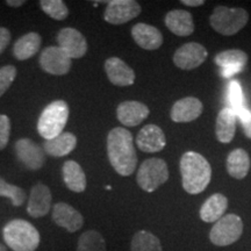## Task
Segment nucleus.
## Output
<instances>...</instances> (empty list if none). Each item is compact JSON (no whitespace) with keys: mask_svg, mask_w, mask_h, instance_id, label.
<instances>
[{"mask_svg":"<svg viewBox=\"0 0 251 251\" xmlns=\"http://www.w3.org/2000/svg\"><path fill=\"white\" fill-rule=\"evenodd\" d=\"M107 155L109 163L119 175L127 177L133 174L137 165L133 134L126 128H113L107 136Z\"/></svg>","mask_w":251,"mask_h":251,"instance_id":"nucleus-1","label":"nucleus"},{"mask_svg":"<svg viewBox=\"0 0 251 251\" xmlns=\"http://www.w3.org/2000/svg\"><path fill=\"white\" fill-rule=\"evenodd\" d=\"M183 187L188 194H199L212 179V168L208 161L196 151L185 152L180 158Z\"/></svg>","mask_w":251,"mask_h":251,"instance_id":"nucleus-2","label":"nucleus"},{"mask_svg":"<svg viewBox=\"0 0 251 251\" xmlns=\"http://www.w3.org/2000/svg\"><path fill=\"white\" fill-rule=\"evenodd\" d=\"M2 237L13 251H35L40 244V233L30 222L15 219L5 225Z\"/></svg>","mask_w":251,"mask_h":251,"instance_id":"nucleus-3","label":"nucleus"},{"mask_svg":"<svg viewBox=\"0 0 251 251\" xmlns=\"http://www.w3.org/2000/svg\"><path fill=\"white\" fill-rule=\"evenodd\" d=\"M69 106L64 100H55L41 113L37 131L45 140H51L64 130L69 118Z\"/></svg>","mask_w":251,"mask_h":251,"instance_id":"nucleus-4","label":"nucleus"},{"mask_svg":"<svg viewBox=\"0 0 251 251\" xmlns=\"http://www.w3.org/2000/svg\"><path fill=\"white\" fill-rule=\"evenodd\" d=\"M249 13L244 8H230L227 6H218L214 8L209 23L215 31L225 36L237 34L247 26Z\"/></svg>","mask_w":251,"mask_h":251,"instance_id":"nucleus-5","label":"nucleus"},{"mask_svg":"<svg viewBox=\"0 0 251 251\" xmlns=\"http://www.w3.org/2000/svg\"><path fill=\"white\" fill-rule=\"evenodd\" d=\"M169 179V169L164 159L149 158L141 164L136 180L139 186L146 192L151 193Z\"/></svg>","mask_w":251,"mask_h":251,"instance_id":"nucleus-6","label":"nucleus"},{"mask_svg":"<svg viewBox=\"0 0 251 251\" xmlns=\"http://www.w3.org/2000/svg\"><path fill=\"white\" fill-rule=\"evenodd\" d=\"M243 234V221L236 214L224 215L215 222L209 233V240L216 247L230 246Z\"/></svg>","mask_w":251,"mask_h":251,"instance_id":"nucleus-7","label":"nucleus"},{"mask_svg":"<svg viewBox=\"0 0 251 251\" xmlns=\"http://www.w3.org/2000/svg\"><path fill=\"white\" fill-rule=\"evenodd\" d=\"M72 59L59 47H47L41 52L40 67L45 72L54 76H64L71 69Z\"/></svg>","mask_w":251,"mask_h":251,"instance_id":"nucleus-8","label":"nucleus"},{"mask_svg":"<svg viewBox=\"0 0 251 251\" xmlns=\"http://www.w3.org/2000/svg\"><path fill=\"white\" fill-rule=\"evenodd\" d=\"M141 11V5L135 0H112L107 1L103 19L108 24L124 25L139 17Z\"/></svg>","mask_w":251,"mask_h":251,"instance_id":"nucleus-9","label":"nucleus"},{"mask_svg":"<svg viewBox=\"0 0 251 251\" xmlns=\"http://www.w3.org/2000/svg\"><path fill=\"white\" fill-rule=\"evenodd\" d=\"M207 50L198 42H190L183 45L174 55V63L181 70H193L206 61Z\"/></svg>","mask_w":251,"mask_h":251,"instance_id":"nucleus-10","label":"nucleus"},{"mask_svg":"<svg viewBox=\"0 0 251 251\" xmlns=\"http://www.w3.org/2000/svg\"><path fill=\"white\" fill-rule=\"evenodd\" d=\"M15 153L18 158L29 170H40L46 163V152L42 147L30 139H20L15 142Z\"/></svg>","mask_w":251,"mask_h":251,"instance_id":"nucleus-11","label":"nucleus"},{"mask_svg":"<svg viewBox=\"0 0 251 251\" xmlns=\"http://www.w3.org/2000/svg\"><path fill=\"white\" fill-rule=\"evenodd\" d=\"M58 47L70 56L71 59L81 58L87 51L85 36L75 28L67 27L59 30L57 34Z\"/></svg>","mask_w":251,"mask_h":251,"instance_id":"nucleus-12","label":"nucleus"},{"mask_svg":"<svg viewBox=\"0 0 251 251\" xmlns=\"http://www.w3.org/2000/svg\"><path fill=\"white\" fill-rule=\"evenodd\" d=\"M166 137L161 127L156 125L144 126L136 136V146L143 152L153 153L165 148Z\"/></svg>","mask_w":251,"mask_h":251,"instance_id":"nucleus-13","label":"nucleus"},{"mask_svg":"<svg viewBox=\"0 0 251 251\" xmlns=\"http://www.w3.org/2000/svg\"><path fill=\"white\" fill-rule=\"evenodd\" d=\"M214 62L222 69L221 75L225 78H231L241 72L248 62V55L243 50L229 49L219 52L214 57Z\"/></svg>","mask_w":251,"mask_h":251,"instance_id":"nucleus-14","label":"nucleus"},{"mask_svg":"<svg viewBox=\"0 0 251 251\" xmlns=\"http://www.w3.org/2000/svg\"><path fill=\"white\" fill-rule=\"evenodd\" d=\"M51 218L59 227L69 233H76L84 225V218L76 208L65 202H57L52 207Z\"/></svg>","mask_w":251,"mask_h":251,"instance_id":"nucleus-15","label":"nucleus"},{"mask_svg":"<svg viewBox=\"0 0 251 251\" xmlns=\"http://www.w3.org/2000/svg\"><path fill=\"white\" fill-rule=\"evenodd\" d=\"M51 191L45 184H36L31 187L27 212L31 218H42L47 215L51 207Z\"/></svg>","mask_w":251,"mask_h":251,"instance_id":"nucleus-16","label":"nucleus"},{"mask_svg":"<svg viewBox=\"0 0 251 251\" xmlns=\"http://www.w3.org/2000/svg\"><path fill=\"white\" fill-rule=\"evenodd\" d=\"M150 109L143 102L128 100L121 102L117 108L118 120L127 127H136L149 117Z\"/></svg>","mask_w":251,"mask_h":251,"instance_id":"nucleus-17","label":"nucleus"},{"mask_svg":"<svg viewBox=\"0 0 251 251\" xmlns=\"http://www.w3.org/2000/svg\"><path fill=\"white\" fill-rule=\"evenodd\" d=\"M105 71L113 85L130 86L135 83V72L129 65L119 57L106 59Z\"/></svg>","mask_w":251,"mask_h":251,"instance_id":"nucleus-18","label":"nucleus"},{"mask_svg":"<svg viewBox=\"0 0 251 251\" xmlns=\"http://www.w3.org/2000/svg\"><path fill=\"white\" fill-rule=\"evenodd\" d=\"M202 102L194 97H186L176 101L170 112V118L174 122H191L201 115Z\"/></svg>","mask_w":251,"mask_h":251,"instance_id":"nucleus-19","label":"nucleus"},{"mask_svg":"<svg viewBox=\"0 0 251 251\" xmlns=\"http://www.w3.org/2000/svg\"><path fill=\"white\" fill-rule=\"evenodd\" d=\"M131 36L137 46L146 50H156L163 45L162 33L151 25L140 23L131 28Z\"/></svg>","mask_w":251,"mask_h":251,"instance_id":"nucleus-20","label":"nucleus"},{"mask_svg":"<svg viewBox=\"0 0 251 251\" xmlns=\"http://www.w3.org/2000/svg\"><path fill=\"white\" fill-rule=\"evenodd\" d=\"M165 26L177 36H188L194 31L192 14L183 9H174L165 15Z\"/></svg>","mask_w":251,"mask_h":251,"instance_id":"nucleus-21","label":"nucleus"},{"mask_svg":"<svg viewBox=\"0 0 251 251\" xmlns=\"http://www.w3.org/2000/svg\"><path fill=\"white\" fill-rule=\"evenodd\" d=\"M236 113L229 107L222 108L216 118L215 135L221 143H230L236 131Z\"/></svg>","mask_w":251,"mask_h":251,"instance_id":"nucleus-22","label":"nucleus"},{"mask_svg":"<svg viewBox=\"0 0 251 251\" xmlns=\"http://www.w3.org/2000/svg\"><path fill=\"white\" fill-rule=\"evenodd\" d=\"M228 208V199L221 193L213 194L202 203L200 208V219L207 224H213L225 215Z\"/></svg>","mask_w":251,"mask_h":251,"instance_id":"nucleus-23","label":"nucleus"},{"mask_svg":"<svg viewBox=\"0 0 251 251\" xmlns=\"http://www.w3.org/2000/svg\"><path fill=\"white\" fill-rule=\"evenodd\" d=\"M42 45V37L39 33L30 31L17 40L13 47V55L19 61H27L35 56Z\"/></svg>","mask_w":251,"mask_h":251,"instance_id":"nucleus-24","label":"nucleus"},{"mask_svg":"<svg viewBox=\"0 0 251 251\" xmlns=\"http://www.w3.org/2000/svg\"><path fill=\"white\" fill-rule=\"evenodd\" d=\"M63 180L72 192L81 193L86 188V176L81 166L75 161H67L62 166Z\"/></svg>","mask_w":251,"mask_h":251,"instance_id":"nucleus-25","label":"nucleus"},{"mask_svg":"<svg viewBox=\"0 0 251 251\" xmlns=\"http://www.w3.org/2000/svg\"><path fill=\"white\" fill-rule=\"evenodd\" d=\"M77 146V139L74 134L63 133L51 140H46L43 150L52 157H63L72 152Z\"/></svg>","mask_w":251,"mask_h":251,"instance_id":"nucleus-26","label":"nucleus"},{"mask_svg":"<svg viewBox=\"0 0 251 251\" xmlns=\"http://www.w3.org/2000/svg\"><path fill=\"white\" fill-rule=\"evenodd\" d=\"M227 171L235 179H243L250 170V157L244 149H235L227 157Z\"/></svg>","mask_w":251,"mask_h":251,"instance_id":"nucleus-27","label":"nucleus"},{"mask_svg":"<svg viewBox=\"0 0 251 251\" xmlns=\"http://www.w3.org/2000/svg\"><path fill=\"white\" fill-rule=\"evenodd\" d=\"M130 251H163L159 238L148 230H139L133 236Z\"/></svg>","mask_w":251,"mask_h":251,"instance_id":"nucleus-28","label":"nucleus"},{"mask_svg":"<svg viewBox=\"0 0 251 251\" xmlns=\"http://www.w3.org/2000/svg\"><path fill=\"white\" fill-rule=\"evenodd\" d=\"M77 251H106L105 238L99 231L87 230L80 235Z\"/></svg>","mask_w":251,"mask_h":251,"instance_id":"nucleus-29","label":"nucleus"},{"mask_svg":"<svg viewBox=\"0 0 251 251\" xmlns=\"http://www.w3.org/2000/svg\"><path fill=\"white\" fill-rule=\"evenodd\" d=\"M0 197L8 198L14 207H20L26 200V192L21 187L8 184L4 178L0 177Z\"/></svg>","mask_w":251,"mask_h":251,"instance_id":"nucleus-30","label":"nucleus"},{"mask_svg":"<svg viewBox=\"0 0 251 251\" xmlns=\"http://www.w3.org/2000/svg\"><path fill=\"white\" fill-rule=\"evenodd\" d=\"M40 5L42 11L54 20L62 21L69 17V8L62 0H42Z\"/></svg>","mask_w":251,"mask_h":251,"instance_id":"nucleus-31","label":"nucleus"},{"mask_svg":"<svg viewBox=\"0 0 251 251\" xmlns=\"http://www.w3.org/2000/svg\"><path fill=\"white\" fill-rule=\"evenodd\" d=\"M227 101L229 103V108L234 112L238 111L240 108L244 107V93L242 86L236 80L229 83L227 90Z\"/></svg>","mask_w":251,"mask_h":251,"instance_id":"nucleus-32","label":"nucleus"},{"mask_svg":"<svg viewBox=\"0 0 251 251\" xmlns=\"http://www.w3.org/2000/svg\"><path fill=\"white\" fill-rule=\"evenodd\" d=\"M15 77H17V68L14 65H6L0 68V98L11 87Z\"/></svg>","mask_w":251,"mask_h":251,"instance_id":"nucleus-33","label":"nucleus"},{"mask_svg":"<svg viewBox=\"0 0 251 251\" xmlns=\"http://www.w3.org/2000/svg\"><path fill=\"white\" fill-rule=\"evenodd\" d=\"M11 134V120L7 115L0 114V150L5 149L8 144Z\"/></svg>","mask_w":251,"mask_h":251,"instance_id":"nucleus-34","label":"nucleus"},{"mask_svg":"<svg viewBox=\"0 0 251 251\" xmlns=\"http://www.w3.org/2000/svg\"><path fill=\"white\" fill-rule=\"evenodd\" d=\"M235 113H236V117L240 119L241 124L243 126V130L246 136L248 139H251V109L242 107Z\"/></svg>","mask_w":251,"mask_h":251,"instance_id":"nucleus-35","label":"nucleus"},{"mask_svg":"<svg viewBox=\"0 0 251 251\" xmlns=\"http://www.w3.org/2000/svg\"><path fill=\"white\" fill-rule=\"evenodd\" d=\"M9 42H11V33H9V30L5 27H0V55L7 48Z\"/></svg>","mask_w":251,"mask_h":251,"instance_id":"nucleus-36","label":"nucleus"},{"mask_svg":"<svg viewBox=\"0 0 251 251\" xmlns=\"http://www.w3.org/2000/svg\"><path fill=\"white\" fill-rule=\"evenodd\" d=\"M181 4L190 6V7H198L205 4V1L203 0H181Z\"/></svg>","mask_w":251,"mask_h":251,"instance_id":"nucleus-37","label":"nucleus"},{"mask_svg":"<svg viewBox=\"0 0 251 251\" xmlns=\"http://www.w3.org/2000/svg\"><path fill=\"white\" fill-rule=\"evenodd\" d=\"M25 2H26L25 0H18V1H14V0H7L6 4L11 6V7H20V6H23Z\"/></svg>","mask_w":251,"mask_h":251,"instance_id":"nucleus-38","label":"nucleus"},{"mask_svg":"<svg viewBox=\"0 0 251 251\" xmlns=\"http://www.w3.org/2000/svg\"><path fill=\"white\" fill-rule=\"evenodd\" d=\"M0 251H7V248H6L4 244L0 243Z\"/></svg>","mask_w":251,"mask_h":251,"instance_id":"nucleus-39","label":"nucleus"}]
</instances>
